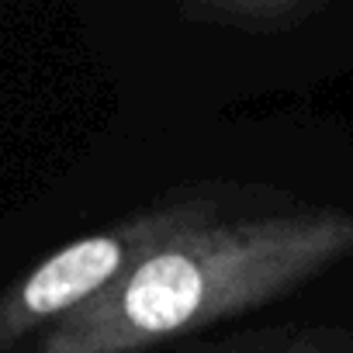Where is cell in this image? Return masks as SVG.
Masks as SVG:
<instances>
[{
    "label": "cell",
    "instance_id": "obj_1",
    "mask_svg": "<svg viewBox=\"0 0 353 353\" xmlns=\"http://www.w3.org/2000/svg\"><path fill=\"white\" fill-rule=\"evenodd\" d=\"M346 256H353V212H222L132 263L101 298L46 329L25 353H142L263 308Z\"/></svg>",
    "mask_w": 353,
    "mask_h": 353
},
{
    "label": "cell",
    "instance_id": "obj_2",
    "mask_svg": "<svg viewBox=\"0 0 353 353\" xmlns=\"http://www.w3.org/2000/svg\"><path fill=\"white\" fill-rule=\"evenodd\" d=\"M229 188H188L142 212L80 236L0 291V353H14L46 329L101 298L132 263L149 256L184 229L225 212Z\"/></svg>",
    "mask_w": 353,
    "mask_h": 353
},
{
    "label": "cell",
    "instance_id": "obj_3",
    "mask_svg": "<svg viewBox=\"0 0 353 353\" xmlns=\"http://www.w3.org/2000/svg\"><path fill=\"white\" fill-rule=\"evenodd\" d=\"M325 11V0H184L176 14L201 28L284 35Z\"/></svg>",
    "mask_w": 353,
    "mask_h": 353
}]
</instances>
